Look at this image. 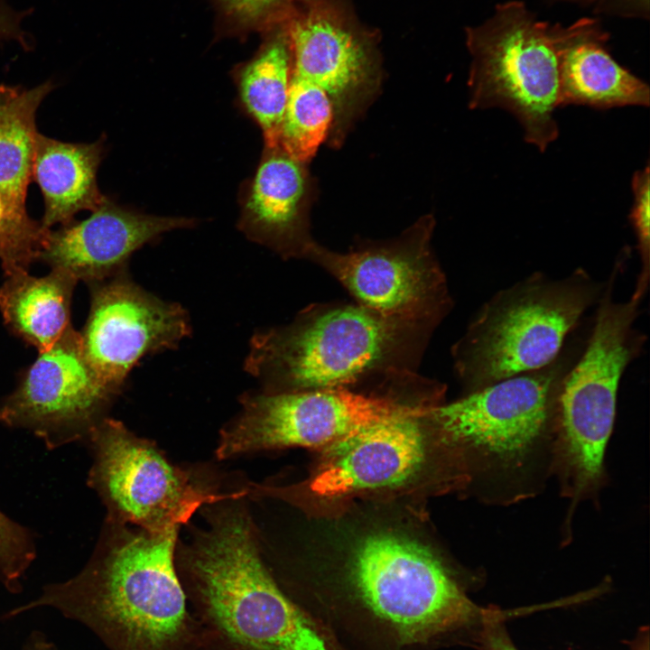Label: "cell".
I'll return each mask as SVG.
<instances>
[{
	"instance_id": "obj_1",
	"label": "cell",
	"mask_w": 650,
	"mask_h": 650,
	"mask_svg": "<svg viewBox=\"0 0 650 650\" xmlns=\"http://www.w3.org/2000/svg\"><path fill=\"white\" fill-rule=\"evenodd\" d=\"M290 595L348 650H433L470 640L496 608H481L422 540L385 525L338 532Z\"/></svg>"
},
{
	"instance_id": "obj_2",
	"label": "cell",
	"mask_w": 650,
	"mask_h": 650,
	"mask_svg": "<svg viewBox=\"0 0 650 650\" xmlns=\"http://www.w3.org/2000/svg\"><path fill=\"white\" fill-rule=\"evenodd\" d=\"M242 498L220 501L209 527L175 552L203 650H348L267 569Z\"/></svg>"
},
{
	"instance_id": "obj_3",
	"label": "cell",
	"mask_w": 650,
	"mask_h": 650,
	"mask_svg": "<svg viewBox=\"0 0 650 650\" xmlns=\"http://www.w3.org/2000/svg\"><path fill=\"white\" fill-rule=\"evenodd\" d=\"M178 531L150 534L107 519L78 574L45 585L3 618L49 607L92 630L109 650H203L176 570Z\"/></svg>"
},
{
	"instance_id": "obj_4",
	"label": "cell",
	"mask_w": 650,
	"mask_h": 650,
	"mask_svg": "<svg viewBox=\"0 0 650 650\" xmlns=\"http://www.w3.org/2000/svg\"><path fill=\"white\" fill-rule=\"evenodd\" d=\"M438 326L354 301L312 303L288 323L255 331L244 369L268 393L357 388L417 371Z\"/></svg>"
},
{
	"instance_id": "obj_5",
	"label": "cell",
	"mask_w": 650,
	"mask_h": 650,
	"mask_svg": "<svg viewBox=\"0 0 650 650\" xmlns=\"http://www.w3.org/2000/svg\"><path fill=\"white\" fill-rule=\"evenodd\" d=\"M604 288L577 269L557 280L534 274L492 296L451 348L467 393L552 363Z\"/></svg>"
},
{
	"instance_id": "obj_6",
	"label": "cell",
	"mask_w": 650,
	"mask_h": 650,
	"mask_svg": "<svg viewBox=\"0 0 650 650\" xmlns=\"http://www.w3.org/2000/svg\"><path fill=\"white\" fill-rule=\"evenodd\" d=\"M616 274L598 302L584 352L567 372L558 397L555 461L564 494L573 504L600 483L619 382L645 342L634 326L640 302H618L612 296Z\"/></svg>"
},
{
	"instance_id": "obj_7",
	"label": "cell",
	"mask_w": 650,
	"mask_h": 650,
	"mask_svg": "<svg viewBox=\"0 0 650 650\" xmlns=\"http://www.w3.org/2000/svg\"><path fill=\"white\" fill-rule=\"evenodd\" d=\"M434 380L403 372L371 387L292 393L245 392L241 409L220 432L219 460L291 447L325 448L412 405L435 399Z\"/></svg>"
},
{
	"instance_id": "obj_8",
	"label": "cell",
	"mask_w": 650,
	"mask_h": 650,
	"mask_svg": "<svg viewBox=\"0 0 650 650\" xmlns=\"http://www.w3.org/2000/svg\"><path fill=\"white\" fill-rule=\"evenodd\" d=\"M471 109L503 108L516 117L525 141L543 152L557 139L560 57L554 28L520 4L500 6L490 22L470 29Z\"/></svg>"
},
{
	"instance_id": "obj_9",
	"label": "cell",
	"mask_w": 650,
	"mask_h": 650,
	"mask_svg": "<svg viewBox=\"0 0 650 650\" xmlns=\"http://www.w3.org/2000/svg\"><path fill=\"white\" fill-rule=\"evenodd\" d=\"M574 363L563 351L549 365L428 409L434 435L468 452L484 469H520L553 432L564 377Z\"/></svg>"
},
{
	"instance_id": "obj_10",
	"label": "cell",
	"mask_w": 650,
	"mask_h": 650,
	"mask_svg": "<svg viewBox=\"0 0 650 650\" xmlns=\"http://www.w3.org/2000/svg\"><path fill=\"white\" fill-rule=\"evenodd\" d=\"M92 466L88 484L107 508V520L150 534L179 529L202 506L245 497V489L219 494L172 465L150 441L104 417L88 438Z\"/></svg>"
},
{
	"instance_id": "obj_11",
	"label": "cell",
	"mask_w": 650,
	"mask_h": 650,
	"mask_svg": "<svg viewBox=\"0 0 650 650\" xmlns=\"http://www.w3.org/2000/svg\"><path fill=\"white\" fill-rule=\"evenodd\" d=\"M434 228V217L425 215L397 237L361 241L346 252L330 250L314 240L304 260L331 275L366 308L440 325L453 301L432 246Z\"/></svg>"
},
{
	"instance_id": "obj_12",
	"label": "cell",
	"mask_w": 650,
	"mask_h": 650,
	"mask_svg": "<svg viewBox=\"0 0 650 650\" xmlns=\"http://www.w3.org/2000/svg\"><path fill=\"white\" fill-rule=\"evenodd\" d=\"M286 29L292 77L328 95L334 115L328 142L339 147L381 88L378 35L348 0H302Z\"/></svg>"
},
{
	"instance_id": "obj_13",
	"label": "cell",
	"mask_w": 650,
	"mask_h": 650,
	"mask_svg": "<svg viewBox=\"0 0 650 650\" xmlns=\"http://www.w3.org/2000/svg\"><path fill=\"white\" fill-rule=\"evenodd\" d=\"M191 333L189 312L181 303L144 289L125 269L95 283L80 337L92 368L120 392L144 358L180 347Z\"/></svg>"
},
{
	"instance_id": "obj_14",
	"label": "cell",
	"mask_w": 650,
	"mask_h": 650,
	"mask_svg": "<svg viewBox=\"0 0 650 650\" xmlns=\"http://www.w3.org/2000/svg\"><path fill=\"white\" fill-rule=\"evenodd\" d=\"M119 392L86 358L80 333L68 327L40 352L17 389L0 405V421L27 429L50 449L87 439Z\"/></svg>"
},
{
	"instance_id": "obj_15",
	"label": "cell",
	"mask_w": 650,
	"mask_h": 650,
	"mask_svg": "<svg viewBox=\"0 0 650 650\" xmlns=\"http://www.w3.org/2000/svg\"><path fill=\"white\" fill-rule=\"evenodd\" d=\"M437 404L409 406L325 447L311 490L337 498L409 482L426 460L432 432L427 411Z\"/></svg>"
},
{
	"instance_id": "obj_16",
	"label": "cell",
	"mask_w": 650,
	"mask_h": 650,
	"mask_svg": "<svg viewBox=\"0 0 650 650\" xmlns=\"http://www.w3.org/2000/svg\"><path fill=\"white\" fill-rule=\"evenodd\" d=\"M195 225L194 218L144 214L106 198L88 218L50 229L39 259L95 283L126 269L135 251L163 234Z\"/></svg>"
},
{
	"instance_id": "obj_17",
	"label": "cell",
	"mask_w": 650,
	"mask_h": 650,
	"mask_svg": "<svg viewBox=\"0 0 650 650\" xmlns=\"http://www.w3.org/2000/svg\"><path fill=\"white\" fill-rule=\"evenodd\" d=\"M313 196L307 163L281 147L265 148L245 190L238 229L283 260L304 259L314 241L310 224Z\"/></svg>"
},
{
	"instance_id": "obj_18",
	"label": "cell",
	"mask_w": 650,
	"mask_h": 650,
	"mask_svg": "<svg viewBox=\"0 0 650 650\" xmlns=\"http://www.w3.org/2000/svg\"><path fill=\"white\" fill-rule=\"evenodd\" d=\"M52 84L30 89L0 85V198L10 231L31 264L39 259L50 229L32 219L26 209L32 167L38 107Z\"/></svg>"
},
{
	"instance_id": "obj_19",
	"label": "cell",
	"mask_w": 650,
	"mask_h": 650,
	"mask_svg": "<svg viewBox=\"0 0 650 650\" xmlns=\"http://www.w3.org/2000/svg\"><path fill=\"white\" fill-rule=\"evenodd\" d=\"M560 57V107L583 105L598 109L648 107L646 83L620 66L603 46L592 21L555 29Z\"/></svg>"
},
{
	"instance_id": "obj_20",
	"label": "cell",
	"mask_w": 650,
	"mask_h": 650,
	"mask_svg": "<svg viewBox=\"0 0 650 650\" xmlns=\"http://www.w3.org/2000/svg\"><path fill=\"white\" fill-rule=\"evenodd\" d=\"M102 153L101 141L72 144L37 134L32 179L43 196L45 229L67 225L77 213L93 211L104 202L107 197L97 183Z\"/></svg>"
},
{
	"instance_id": "obj_21",
	"label": "cell",
	"mask_w": 650,
	"mask_h": 650,
	"mask_svg": "<svg viewBox=\"0 0 650 650\" xmlns=\"http://www.w3.org/2000/svg\"><path fill=\"white\" fill-rule=\"evenodd\" d=\"M6 277L0 288L5 323L39 352L46 350L70 325V301L78 281L59 269L42 277L32 276L27 270Z\"/></svg>"
},
{
	"instance_id": "obj_22",
	"label": "cell",
	"mask_w": 650,
	"mask_h": 650,
	"mask_svg": "<svg viewBox=\"0 0 650 650\" xmlns=\"http://www.w3.org/2000/svg\"><path fill=\"white\" fill-rule=\"evenodd\" d=\"M244 108L260 126L265 148L279 146L280 128L292 80L286 24L265 34L255 54L234 72Z\"/></svg>"
},
{
	"instance_id": "obj_23",
	"label": "cell",
	"mask_w": 650,
	"mask_h": 650,
	"mask_svg": "<svg viewBox=\"0 0 650 650\" xmlns=\"http://www.w3.org/2000/svg\"><path fill=\"white\" fill-rule=\"evenodd\" d=\"M333 117L332 104L323 89L292 77L279 146L295 160L308 163L328 140Z\"/></svg>"
},
{
	"instance_id": "obj_24",
	"label": "cell",
	"mask_w": 650,
	"mask_h": 650,
	"mask_svg": "<svg viewBox=\"0 0 650 650\" xmlns=\"http://www.w3.org/2000/svg\"><path fill=\"white\" fill-rule=\"evenodd\" d=\"M302 0H214L219 34L246 36L285 25Z\"/></svg>"
},
{
	"instance_id": "obj_25",
	"label": "cell",
	"mask_w": 650,
	"mask_h": 650,
	"mask_svg": "<svg viewBox=\"0 0 650 650\" xmlns=\"http://www.w3.org/2000/svg\"><path fill=\"white\" fill-rule=\"evenodd\" d=\"M35 557L29 530L0 510V580L4 586L9 590L19 588Z\"/></svg>"
},
{
	"instance_id": "obj_26",
	"label": "cell",
	"mask_w": 650,
	"mask_h": 650,
	"mask_svg": "<svg viewBox=\"0 0 650 650\" xmlns=\"http://www.w3.org/2000/svg\"><path fill=\"white\" fill-rule=\"evenodd\" d=\"M633 204L630 222L637 242L641 269L631 299L641 302L647 291L650 277V172L647 164L632 178Z\"/></svg>"
},
{
	"instance_id": "obj_27",
	"label": "cell",
	"mask_w": 650,
	"mask_h": 650,
	"mask_svg": "<svg viewBox=\"0 0 650 650\" xmlns=\"http://www.w3.org/2000/svg\"><path fill=\"white\" fill-rule=\"evenodd\" d=\"M513 612L497 609L488 617L471 638L477 650H518L510 638L504 621Z\"/></svg>"
},
{
	"instance_id": "obj_28",
	"label": "cell",
	"mask_w": 650,
	"mask_h": 650,
	"mask_svg": "<svg viewBox=\"0 0 650 650\" xmlns=\"http://www.w3.org/2000/svg\"><path fill=\"white\" fill-rule=\"evenodd\" d=\"M0 260L6 274L27 270L30 263L18 247L10 231L4 204L0 198Z\"/></svg>"
},
{
	"instance_id": "obj_29",
	"label": "cell",
	"mask_w": 650,
	"mask_h": 650,
	"mask_svg": "<svg viewBox=\"0 0 650 650\" xmlns=\"http://www.w3.org/2000/svg\"><path fill=\"white\" fill-rule=\"evenodd\" d=\"M26 14L28 11L25 13L14 11L5 0H0V42L14 40L25 50L30 48L28 34L21 26Z\"/></svg>"
},
{
	"instance_id": "obj_30",
	"label": "cell",
	"mask_w": 650,
	"mask_h": 650,
	"mask_svg": "<svg viewBox=\"0 0 650 650\" xmlns=\"http://www.w3.org/2000/svg\"><path fill=\"white\" fill-rule=\"evenodd\" d=\"M21 650H58L46 636L39 631L32 632L23 644Z\"/></svg>"
},
{
	"instance_id": "obj_31",
	"label": "cell",
	"mask_w": 650,
	"mask_h": 650,
	"mask_svg": "<svg viewBox=\"0 0 650 650\" xmlns=\"http://www.w3.org/2000/svg\"><path fill=\"white\" fill-rule=\"evenodd\" d=\"M648 629H643L632 642L631 650H648Z\"/></svg>"
}]
</instances>
